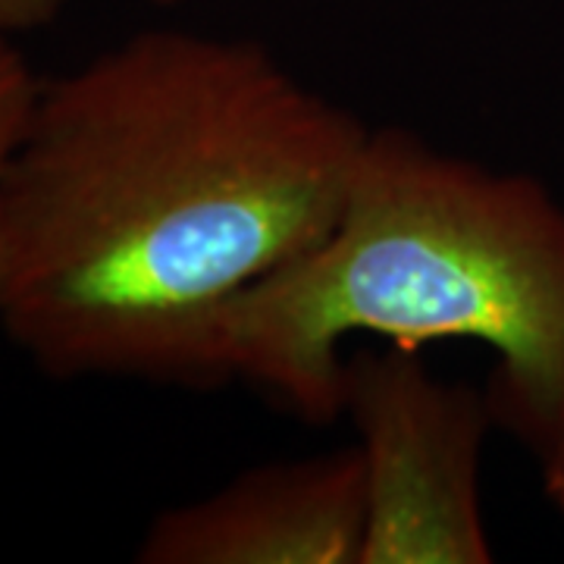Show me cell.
Instances as JSON below:
<instances>
[{"instance_id": "6", "label": "cell", "mask_w": 564, "mask_h": 564, "mask_svg": "<svg viewBox=\"0 0 564 564\" xmlns=\"http://www.w3.org/2000/svg\"><path fill=\"white\" fill-rule=\"evenodd\" d=\"M69 0H0V35L13 39L57 20Z\"/></svg>"}, {"instance_id": "3", "label": "cell", "mask_w": 564, "mask_h": 564, "mask_svg": "<svg viewBox=\"0 0 564 564\" xmlns=\"http://www.w3.org/2000/svg\"><path fill=\"white\" fill-rule=\"evenodd\" d=\"M343 414L367 477L361 564L492 562L480 496L489 402L389 345L345 361Z\"/></svg>"}, {"instance_id": "1", "label": "cell", "mask_w": 564, "mask_h": 564, "mask_svg": "<svg viewBox=\"0 0 564 564\" xmlns=\"http://www.w3.org/2000/svg\"><path fill=\"white\" fill-rule=\"evenodd\" d=\"M370 126L263 44L151 29L41 79L0 198V329L57 380H180L198 323L302 258Z\"/></svg>"}, {"instance_id": "5", "label": "cell", "mask_w": 564, "mask_h": 564, "mask_svg": "<svg viewBox=\"0 0 564 564\" xmlns=\"http://www.w3.org/2000/svg\"><path fill=\"white\" fill-rule=\"evenodd\" d=\"M41 76L32 73L29 61L20 54L13 39L0 35V198L10 161L17 154L25 122L32 113V104L39 95Z\"/></svg>"}, {"instance_id": "7", "label": "cell", "mask_w": 564, "mask_h": 564, "mask_svg": "<svg viewBox=\"0 0 564 564\" xmlns=\"http://www.w3.org/2000/svg\"><path fill=\"white\" fill-rule=\"evenodd\" d=\"M536 462L543 464L545 489H549L552 502L564 511V421L555 430V436L549 440V445L536 455Z\"/></svg>"}, {"instance_id": "8", "label": "cell", "mask_w": 564, "mask_h": 564, "mask_svg": "<svg viewBox=\"0 0 564 564\" xmlns=\"http://www.w3.org/2000/svg\"><path fill=\"white\" fill-rule=\"evenodd\" d=\"M151 3H161V7H173V3H185V0H151Z\"/></svg>"}, {"instance_id": "4", "label": "cell", "mask_w": 564, "mask_h": 564, "mask_svg": "<svg viewBox=\"0 0 564 564\" xmlns=\"http://www.w3.org/2000/svg\"><path fill=\"white\" fill-rule=\"evenodd\" d=\"M367 477L358 445L239 474L202 499L163 508L135 549L141 564H361Z\"/></svg>"}, {"instance_id": "2", "label": "cell", "mask_w": 564, "mask_h": 564, "mask_svg": "<svg viewBox=\"0 0 564 564\" xmlns=\"http://www.w3.org/2000/svg\"><path fill=\"white\" fill-rule=\"evenodd\" d=\"M355 336L486 345L492 421L540 455L564 421V207L533 176L370 129L329 232L214 307L176 383L254 386L329 423Z\"/></svg>"}]
</instances>
